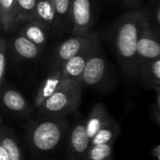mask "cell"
Segmentation results:
<instances>
[{
	"label": "cell",
	"mask_w": 160,
	"mask_h": 160,
	"mask_svg": "<svg viewBox=\"0 0 160 160\" xmlns=\"http://www.w3.org/2000/svg\"><path fill=\"white\" fill-rule=\"evenodd\" d=\"M152 155L156 157L158 160H160V144L157 145L153 150H152Z\"/></svg>",
	"instance_id": "26"
},
{
	"label": "cell",
	"mask_w": 160,
	"mask_h": 160,
	"mask_svg": "<svg viewBox=\"0 0 160 160\" xmlns=\"http://www.w3.org/2000/svg\"><path fill=\"white\" fill-rule=\"evenodd\" d=\"M8 67V47L7 41L4 37L0 39V85L1 88L5 84V76Z\"/></svg>",
	"instance_id": "23"
},
{
	"label": "cell",
	"mask_w": 160,
	"mask_h": 160,
	"mask_svg": "<svg viewBox=\"0 0 160 160\" xmlns=\"http://www.w3.org/2000/svg\"><path fill=\"white\" fill-rule=\"evenodd\" d=\"M37 20L48 28H56V12L54 0H38L36 9Z\"/></svg>",
	"instance_id": "17"
},
{
	"label": "cell",
	"mask_w": 160,
	"mask_h": 160,
	"mask_svg": "<svg viewBox=\"0 0 160 160\" xmlns=\"http://www.w3.org/2000/svg\"><path fill=\"white\" fill-rule=\"evenodd\" d=\"M97 36L98 34L90 32L85 35H74L62 41L54 52L51 61V70L62 69L69 59L81 53Z\"/></svg>",
	"instance_id": "8"
},
{
	"label": "cell",
	"mask_w": 160,
	"mask_h": 160,
	"mask_svg": "<svg viewBox=\"0 0 160 160\" xmlns=\"http://www.w3.org/2000/svg\"><path fill=\"white\" fill-rule=\"evenodd\" d=\"M0 145L5 148L9 160H24L15 134L3 122L0 126Z\"/></svg>",
	"instance_id": "14"
},
{
	"label": "cell",
	"mask_w": 160,
	"mask_h": 160,
	"mask_svg": "<svg viewBox=\"0 0 160 160\" xmlns=\"http://www.w3.org/2000/svg\"><path fill=\"white\" fill-rule=\"evenodd\" d=\"M127 4H134V3H136L138 0H124Z\"/></svg>",
	"instance_id": "29"
},
{
	"label": "cell",
	"mask_w": 160,
	"mask_h": 160,
	"mask_svg": "<svg viewBox=\"0 0 160 160\" xmlns=\"http://www.w3.org/2000/svg\"><path fill=\"white\" fill-rule=\"evenodd\" d=\"M82 88L81 82L65 80L61 88L38 109V116L58 118L74 113L80 107Z\"/></svg>",
	"instance_id": "3"
},
{
	"label": "cell",
	"mask_w": 160,
	"mask_h": 160,
	"mask_svg": "<svg viewBox=\"0 0 160 160\" xmlns=\"http://www.w3.org/2000/svg\"><path fill=\"white\" fill-rule=\"evenodd\" d=\"M98 42V36H97L81 53L73 57L62 67L64 80H72L78 82L82 81L86 64Z\"/></svg>",
	"instance_id": "9"
},
{
	"label": "cell",
	"mask_w": 160,
	"mask_h": 160,
	"mask_svg": "<svg viewBox=\"0 0 160 160\" xmlns=\"http://www.w3.org/2000/svg\"><path fill=\"white\" fill-rule=\"evenodd\" d=\"M49 30L50 28L42 23L38 21H32L26 23V25L22 28L20 34L43 49L48 41Z\"/></svg>",
	"instance_id": "15"
},
{
	"label": "cell",
	"mask_w": 160,
	"mask_h": 160,
	"mask_svg": "<svg viewBox=\"0 0 160 160\" xmlns=\"http://www.w3.org/2000/svg\"><path fill=\"white\" fill-rule=\"evenodd\" d=\"M10 49L12 54L17 58L25 61H32L37 59L42 52L40 47L21 34L12 38L10 41Z\"/></svg>",
	"instance_id": "13"
},
{
	"label": "cell",
	"mask_w": 160,
	"mask_h": 160,
	"mask_svg": "<svg viewBox=\"0 0 160 160\" xmlns=\"http://www.w3.org/2000/svg\"><path fill=\"white\" fill-rule=\"evenodd\" d=\"M113 143L91 145L85 160H112Z\"/></svg>",
	"instance_id": "22"
},
{
	"label": "cell",
	"mask_w": 160,
	"mask_h": 160,
	"mask_svg": "<svg viewBox=\"0 0 160 160\" xmlns=\"http://www.w3.org/2000/svg\"><path fill=\"white\" fill-rule=\"evenodd\" d=\"M119 134H120V126L118 123L113 120L110 124L103 127L95 136L93 140H91V145H103V144L114 143Z\"/></svg>",
	"instance_id": "19"
},
{
	"label": "cell",
	"mask_w": 160,
	"mask_h": 160,
	"mask_svg": "<svg viewBox=\"0 0 160 160\" xmlns=\"http://www.w3.org/2000/svg\"><path fill=\"white\" fill-rule=\"evenodd\" d=\"M90 147L91 140L86 132L85 120L78 115L68 133L65 160H85Z\"/></svg>",
	"instance_id": "7"
},
{
	"label": "cell",
	"mask_w": 160,
	"mask_h": 160,
	"mask_svg": "<svg viewBox=\"0 0 160 160\" xmlns=\"http://www.w3.org/2000/svg\"><path fill=\"white\" fill-rule=\"evenodd\" d=\"M1 102L4 109L13 115L24 117L32 112V107L25 97L15 89L5 86L1 88Z\"/></svg>",
	"instance_id": "10"
},
{
	"label": "cell",
	"mask_w": 160,
	"mask_h": 160,
	"mask_svg": "<svg viewBox=\"0 0 160 160\" xmlns=\"http://www.w3.org/2000/svg\"><path fill=\"white\" fill-rule=\"evenodd\" d=\"M17 0H0V20L5 32H10L18 25Z\"/></svg>",
	"instance_id": "16"
},
{
	"label": "cell",
	"mask_w": 160,
	"mask_h": 160,
	"mask_svg": "<svg viewBox=\"0 0 160 160\" xmlns=\"http://www.w3.org/2000/svg\"><path fill=\"white\" fill-rule=\"evenodd\" d=\"M62 69L51 70L47 77L40 83L38 88L34 104L38 110L45 104V102L56 91H58L64 83Z\"/></svg>",
	"instance_id": "11"
},
{
	"label": "cell",
	"mask_w": 160,
	"mask_h": 160,
	"mask_svg": "<svg viewBox=\"0 0 160 160\" xmlns=\"http://www.w3.org/2000/svg\"><path fill=\"white\" fill-rule=\"evenodd\" d=\"M67 117H39L32 121L26 129V140L34 157L38 159L53 156L68 133Z\"/></svg>",
	"instance_id": "2"
},
{
	"label": "cell",
	"mask_w": 160,
	"mask_h": 160,
	"mask_svg": "<svg viewBox=\"0 0 160 160\" xmlns=\"http://www.w3.org/2000/svg\"><path fill=\"white\" fill-rule=\"evenodd\" d=\"M0 160H9L5 148L2 145H0Z\"/></svg>",
	"instance_id": "25"
},
{
	"label": "cell",
	"mask_w": 160,
	"mask_h": 160,
	"mask_svg": "<svg viewBox=\"0 0 160 160\" xmlns=\"http://www.w3.org/2000/svg\"><path fill=\"white\" fill-rule=\"evenodd\" d=\"M144 14L134 11L122 16L115 27L113 43L118 61L128 77L139 76L137 65V45Z\"/></svg>",
	"instance_id": "1"
},
{
	"label": "cell",
	"mask_w": 160,
	"mask_h": 160,
	"mask_svg": "<svg viewBox=\"0 0 160 160\" xmlns=\"http://www.w3.org/2000/svg\"><path fill=\"white\" fill-rule=\"evenodd\" d=\"M156 21L159 26V30H160V6H158L157 8V10H156Z\"/></svg>",
	"instance_id": "27"
},
{
	"label": "cell",
	"mask_w": 160,
	"mask_h": 160,
	"mask_svg": "<svg viewBox=\"0 0 160 160\" xmlns=\"http://www.w3.org/2000/svg\"><path fill=\"white\" fill-rule=\"evenodd\" d=\"M139 76L146 86L156 90L160 89V58L149 63L141 71Z\"/></svg>",
	"instance_id": "18"
},
{
	"label": "cell",
	"mask_w": 160,
	"mask_h": 160,
	"mask_svg": "<svg viewBox=\"0 0 160 160\" xmlns=\"http://www.w3.org/2000/svg\"><path fill=\"white\" fill-rule=\"evenodd\" d=\"M38 0H17V24L29 23L37 20L36 9Z\"/></svg>",
	"instance_id": "20"
},
{
	"label": "cell",
	"mask_w": 160,
	"mask_h": 160,
	"mask_svg": "<svg viewBox=\"0 0 160 160\" xmlns=\"http://www.w3.org/2000/svg\"><path fill=\"white\" fill-rule=\"evenodd\" d=\"M72 0H54L56 12V31H61L68 20L70 22Z\"/></svg>",
	"instance_id": "21"
},
{
	"label": "cell",
	"mask_w": 160,
	"mask_h": 160,
	"mask_svg": "<svg viewBox=\"0 0 160 160\" xmlns=\"http://www.w3.org/2000/svg\"><path fill=\"white\" fill-rule=\"evenodd\" d=\"M97 0H72L70 24L73 35H85L95 24Z\"/></svg>",
	"instance_id": "5"
},
{
	"label": "cell",
	"mask_w": 160,
	"mask_h": 160,
	"mask_svg": "<svg viewBox=\"0 0 160 160\" xmlns=\"http://www.w3.org/2000/svg\"><path fill=\"white\" fill-rule=\"evenodd\" d=\"M160 58V36L151 27L144 16L137 45V65L139 74L149 63Z\"/></svg>",
	"instance_id": "4"
},
{
	"label": "cell",
	"mask_w": 160,
	"mask_h": 160,
	"mask_svg": "<svg viewBox=\"0 0 160 160\" xmlns=\"http://www.w3.org/2000/svg\"><path fill=\"white\" fill-rule=\"evenodd\" d=\"M156 103H157V112L160 114V89L156 90Z\"/></svg>",
	"instance_id": "24"
},
{
	"label": "cell",
	"mask_w": 160,
	"mask_h": 160,
	"mask_svg": "<svg viewBox=\"0 0 160 160\" xmlns=\"http://www.w3.org/2000/svg\"><path fill=\"white\" fill-rule=\"evenodd\" d=\"M109 74V63L98 42L86 64L81 82L83 87L98 88L105 83Z\"/></svg>",
	"instance_id": "6"
},
{
	"label": "cell",
	"mask_w": 160,
	"mask_h": 160,
	"mask_svg": "<svg viewBox=\"0 0 160 160\" xmlns=\"http://www.w3.org/2000/svg\"><path fill=\"white\" fill-rule=\"evenodd\" d=\"M155 120H156L157 124H158V126H159V128H160V114L159 113H158V112H156V113H155Z\"/></svg>",
	"instance_id": "28"
},
{
	"label": "cell",
	"mask_w": 160,
	"mask_h": 160,
	"mask_svg": "<svg viewBox=\"0 0 160 160\" xmlns=\"http://www.w3.org/2000/svg\"><path fill=\"white\" fill-rule=\"evenodd\" d=\"M112 121L113 119L110 115L107 108L101 103L96 104L85 119L86 132L89 139L93 140L103 127L110 124Z\"/></svg>",
	"instance_id": "12"
}]
</instances>
